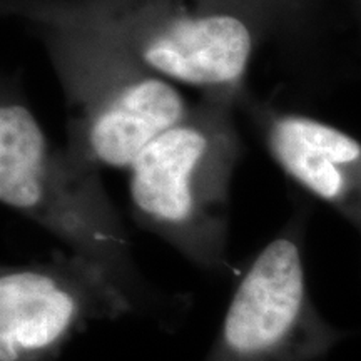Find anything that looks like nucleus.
Instances as JSON below:
<instances>
[{"label":"nucleus","instance_id":"nucleus-1","mask_svg":"<svg viewBox=\"0 0 361 361\" xmlns=\"http://www.w3.org/2000/svg\"><path fill=\"white\" fill-rule=\"evenodd\" d=\"M0 201L51 233L72 255L97 266L135 314L162 328L183 318V298L157 293L135 264L128 229L104 188L101 169L54 144L11 84H4L0 99Z\"/></svg>","mask_w":361,"mask_h":361},{"label":"nucleus","instance_id":"nucleus-2","mask_svg":"<svg viewBox=\"0 0 361 361\" xmlns=\"http://www.w3.org/2000/svg\"><path fill=\"white\" fill-rule=\"evenodd\" d=\"M246 92L201 94L129 168L135 223L214 273L228 268L231 186L243 157L236 111Z\"/></svg>","mask_w":361,"mask_h":361},{"label":"nucleus","instance_id":"nucleus-3","mask_svg":"<svg viewBox=\"0 0 361 361\" xmlns=\"http://www.w3.org/2000/svg\"><path fill=\"white\" fill-rule=\"evenodd\" d=\"M6 17L92 35L159 78L209 92H246L261 40L236 13L194 0H0Z\"/></svg>","mask_w":361,"mask_h":361},{"label":"nucleus","instance_id":"nucleus-4","mask_svg":"<svg viewBox=\"0 0 361 361\" xmlns=\"http://www.w3.org/2000/svg\"><path fill=\"white\" fill-rule=\"evenodd\" d=\"M64 94L66 149L97 169H128L152 139L189 114L178 85L92 35L32 24Z\"/></svg>","mask_w":361,"mask_h":361},{"label":"nucleus","instance_id":"nucleus-5","mask_svg":"<svg viewBox=\"0 0 361 361\" xmlns=\"http://www.w3.org/2000/svg\"><path fill=\"white\" fill-rule=\"evenodd\" d=\"M135 314L97 266L69 251L4 266L0 273V361H59L92 324Z\"/></svg>","mask_w":361,"mask_h":361},{"label":"nucleus","instance_id":"nucleus-6","mask_svg":"<svg viewBox=\"0 0 361 361\" xmlns=\"http://www.w3.org/2000/svg\"><path fill=\"white\" fill-rule=\"evenodd\" d=\"M328 341L308 301L300 239L286 229L238 283L204 361H305Z\"/></svg>","mask_w":361,"mask_h":361},{"label":"nucleus","instance_id":"nucleus-7","mask_svg":"<svg viewBox=\"0 0 361 361\" xmlns=\"http://www.w3.org/2000/svg\"><path fill=\"white\" fill-rule=\"evenodd\" d=\"M239 109L250 114L278 168L361 231V141L314 117L264 104L250 90Z\"/></svg>","mask_w":361,"mask_h":361},{"label":"nucleus","instance_id":"nucleus-8","mask_svg":"<svg viewBox=\"0 0 361 361\" xmlns=\"http://www.w3.org/2000/svg\"><path fill=\"white\" fill-rule=\"evenodd\" d=\"M211 8L236 13L250 22L261 44L290 42L303 24L306 0H194Z\"/></svg>","mask_w":361,"mask_h":361}]
</instances>
